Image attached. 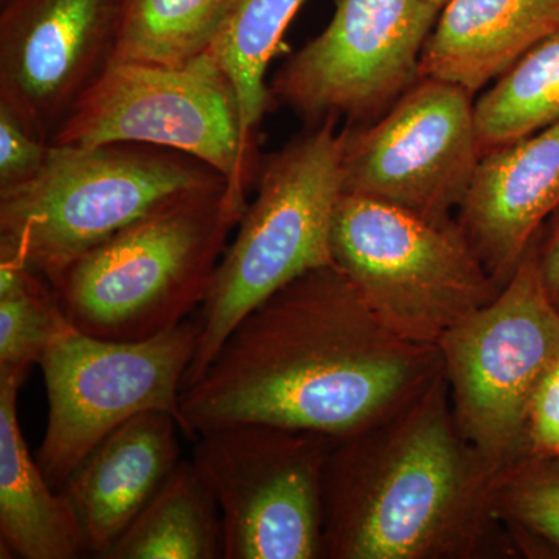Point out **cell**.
Returning <instances> with one entry per match:
<instances>
[{
	"label": "cell",
	"mask_w": 559,
	"mask_h": 559,
	"mask_svg": "<svg viewBox=\"0 0 559 559\" xmlns=\"http://www.w3.org/2000/svg\"><path fill=\"white\" fill-rule=\"evenodd\" d=\"M559 213V123L484 154L457 221L502 288Z\"/></svg>",
	"instance_id": "14"
},
{
	"label": "cell",
	"mask_w": 559,
	"mask_h": 559,
	"mask_svg": "<svg viewBox=\"0 0 559 559\" xmlns=\"http://www.w3.org/2000/svg\"><path fill=\"white\" fill-rule=\"evenodd\" d=\"M178 419L143 412L106 436L60 491L76 511L94 557H105L180 462Z\"/></svg>",
	"instance_id": "15"
},
{
	"label": "cell",
	"mask_w": 559,
	"mask_h": 559,
	"mask_svg": "<svg viewBox=\"0 0 559 559\" xmlns=\"http://www.w3.org/2000/svg\"><path fill=\"white\" fill-rule=\"evenodd\" d=\"M500 473L460 433L443 370L384 421L334 440L323 557H468L499 516Z\"/></svg>",
	"instance_id": "2"
},
{
	"label": "cell",
	"mask_w": 559,
	"mask_h": 559,
	"mask_svg": "<svg viewBox=\"0 0 559 559\" xmlns=\"http://www.w3.org/2000/svg\"><path fill=\"white\" fill-rule=\"evenodd\" d=\"M331 250L374 318L412 344L439 347L500 290L457 218H423L362 194L342 191Z\"/></svg>",
	"instance_id": "6"
},
{
	"label": "cell",
	"mask_w": 559,
	"mask_h": 559,
	"mask_svg": "<svg viewBox=\"0 0 559 559\" xmlns=\"http://www.w3.org/2000/svg\"><path fill=\"white\" fill-rule=\"evenodd\" d=\"M441 373L439 347L385 329L331 264L237 323L200 380L180 393L183 436L263 423L347 439L399 412Z\"/></svg>",
	"instance_id": "1"
},
{
	"label": "cell",
	"mask_w": 559,
	"mask_h": 559,
	"mask_svg": "<svg viewBox=\"0 0 559 559\" xmlns=\"http://www.w3.org/2000/svg\"><path fill=\"white\" fill-rule=\"evenodd\" d=\"M227 183L179 151L140 143L60 146L28 182L0 191V259L51 286L73 261L165 202Z\"/></svg>",
	"instance_id": "4"
},
{
	"label": "cell",
	"mask_w": 559,
	"mask_h": 559,
	"mask_svg": "<svg viewBox=\"0 0 559 559\" xmlns=\"http://www.w3.org/2000/svg\"><path fill=\"white\" fill-rule=\"evenodd\" d=\"M24 380L0 374V546L2 558L79 559L91 554L69 499L28 452L17 417Z\"/></svg>",
	"instance_id": "17"
},
{
	"label": "cell",
	"mask_w": 559,
	"mask_h": 559,
	"mask_svg": "<svg viewBox=\"0 0 559 559\" xmlns=\"http://www.w3.org/2000/svg\"><path fill=\"white\" fill-rule=\"evenodd\" d=\"M440 11L426 0H336L325 31L275 73L271 100L311 124L377 120L419 80Z\"/></svg>",
	"instance_id": "11"
},
{
	"label": "cell",
	"mask_w": 559,
	"mask_h": 559,
	"mask_svg": "<svg viewBox=\"0 0 559 559\" xmlns=\"http://www.w3.org/2000/svg\"><path fill=\"white\" fill-rule=\"evenodd\" d=\"M51 143H140L189 154L226 179L227 197L242 213L261 167L259 146L242 130L234 84L210 50L180 68L110 62Z\"/></svg>",
	"instance_id": "7"
},
{
	"label": "cell",
	"mask_w": 559,
	"mask_h": 559,
	"mask_svg": "<svg viewBox=\"0 0 559 559\" xmlns=\"http://www.w3.org/2000/svg\"><path fill=\"white\" fill-rule=\"evenodd\" d=\"M311 124L261 159L257 197L238 223L200 308V342L183 389L200 380L250 311L308 272L334 264L331 230L342 194L344 132Z\"/></svg>",
	"instance_id": "5"
},
{
	"label": "cell",
	"mask_w": 559,
	"mask_h": 559,
	"mask_svg": "<svg viewBox=\"0 0 559 559\" xmlns=\"http://www.w3.org/2000/svg\"><path fill=\"white\" fill-rule=\"evenodd\" d=\"M200 342L187 319L150 340L106 341L66 322L39 360L49 418L36 462L61 489L81 460L143 412H168L183 433L180 393Z\"/></svg>",
	"instance_id": "9"
},
{
	"label": "cell",
	"mask_w": 559,
	"mask_h": 559,
	"mask_svg": "<svg viewBox=\"0 0 559 559\" xmlns=\"http://www.w3.org/2000/svg\"><path fill=\"white\" fill-rule=\"evenodd\" d=\"M51 143L40 139L0 103V191L16 189L35 178L47 164Z\"/></svg>",
	"instance_id": "24"
},
{
	"label": "cell",
	"mask_w": 559,
	"mask_h": 559,
	"mask_svg": "<svg viewBox=\"0 0 559 559\" xmlns=\"http://www.w3.org/2000/svg\"><path fill=\"white\" fill-rule=\"evenodd\" d=\"M536 259L544 286L559 308V216L551 223L549 234L536 242Z\"/></svg>",
	"instance_id": "26"
},
{
	"label": "cell",
	"mask_w": 559,
	"mask_h": 559,
	"mask_svg": "<svg viewBox=\"0 0 559 559\" xmlns=\"http://www.w3.org/2000/svg\"><path fill=\"white\" fill-rule=\"evenodd\" d=\"M103 559H224L218 500L194 460H180Z\"/></svg>",
	"instance_id": "18"
},
{
	"label": "cell",
	"mask_w": 559,
	"mask_h": 559,
	"mask_svg": "<svg viewBox=\"0 0 559 559\" xmlns=\"http://www.w3.org/2000/svg\"><path fill=\"white\" fill-rule=\"evenodd\" d=\"M66 322L43 275L20 261L0 259V374L25 380Z\"/></svg>",
	"instance_id": "22"
},
{
	"label": "cell",
	"mask_w": 559,
	"mask_h": 559,
	"mask_svg": "<svg viewBox=\"0 0 559 559\" xmlns=\"http://www.w3.org/2000/svg\"><path fill=\"white\" fill-rule=\"evenodd\" d=\"M307 0H235L213 57L229 76L240 103L242 130L259 146L260 121L270 106L267 66L286 28Z\"/></svg>",
	"instance_id": "21"
},
{
	"label": "cell",
	"mask_w": 559,
	"mask_h": 559,
	"mask_svg": "<svg viewBox=\"0 0 559 559\" xmlns=\"http://www.w3.org/2000/svg\"><path fill=\"white\" fill-rule=\"evenodd\" d=\"M197 440L194 463L218 500L224 559L323 557V474L333 439L234 423Z\"/></svg>",
	"instance_id": "10"
},
{
	"label": "cell",
	"mask_w": 559,
	"mask_h": 559,
	"mask_svg": "<svg viewBox=\"0 0 559 559\" xmlns=\"http://www.w3.org/2000/svg\"><path fill=\"white\" fill-rule=\"evenodd\" d=\"M242 215L227 183L182 194L87 250L51 288L76 330L106 341L150 340L204 304Z\"/></svg>",
	"instance_id": "3"
},
{
	"label": "cell",
	"mask_w": 559,
	"mask_h": 559,
	"mask_svg": "<svg viewBox=\"0 0 559 559\" xmlns=\"http://www.w3.org/2000/svg\"><path fill=\"white\" fill-rule=\"evenodd\" d=\"M235 0H119L110 62L180 68L207 53Z\"/></svg>",
	"instance_id": "19"
},
{
	"label": "cell",
	"mask_w": 559,
	"mask_h": 559,
	"mask_svg": "<svg viewBox=\"0 0 559 559\" xmlns=\"http://www.w3.org/2000/svg\"><path fill=\"white\" fill-rule=\"evenodd\" d=\"M0 3V103L51 143L112 61L119 0Z\"/></svg>",
	"instance_id": "13"
},
{
	"label": "cell",
	"mask_w": 559,
	"mask_h": 559,
	"mask_svg": "<svg viewBox=\"0 0 559 559\" xmlns=\"http://www.w3.org/2000/svg\"><path fill=\"white\" fill-rule=\"evenodd\" d=\"M474 117L481 156L559 123V31L477 98Z\"/></svg>",
	"instance_id": "20"
},
{
	"label": "cell",
	"mask_w": 559,
	"mask_h": 559,
	"mask_svg": "<svg viewBox=\"0 0 559 559\" xmlns=\"http://www.w3.org/2000/svg\"><path fill=\"white\" fill-rule=\"evenodd\" d=\"M558 31L559 0H450L426 40L419 79L474 95Z\"/></svg>",
	"instance_id": "16"
},
{
	"label": "cell",
	"mask_w": 559,
	"mask_h": 559,
	"mask_svg": "<svg viewBox=\"0 0 559 559\" xmlns=\"http://www.w3.org/2000/svg\"><path fill=\"white\" fill-rule=\"evenodd\" d=\"M533 454L559 460V360L543 378L530 406Z\"/></svg>",
	"instance_id": "25"
},
{
	"label": "cell",
	"mask_w": 559,
	"mask_h": 559,
	"mask_svg": "<svg viewBox=\"0 0 559 559\" xmlns=\"http://www.w3.org/2000/svg\"><path fill=\"white\" fill-rule=\"evenodd\" d=\"M426 2L432 3L433 7L441 10L450 0H426Z\"/></svg>",
	"instance_id": "27"
},
{
	"label": "cell",
	"mask_w": 559,
	"mask_h": 559,
	"mask_svg": "<svg viewBox=\"0 0 559 559\" xmlns=\"http://www.w3.org/2000/svg\"><path fill=\"white\" fill-rule=\"evenodd\" d=\"M559 460L528 454L502 469L499 516H507L559 549Z\"/></svg>",
	"instance_id": "23"
},
{
	"label": "cell",
	"mask_w": 559,
	"mask_h": 559,
	"mask_svg": "<svg viewBox=\"0 0 559 559\" xmlns=\"http://www.w3.org/2000/svg\"><path fill=\"white\" fill-rule=\"evenodd\" d=\"M439 348L463 439L498 469L533 454L530 406L559 360V308L535 248L495 299L452 326Z\"/></svg>",
	"instance_id": "8"
},
{
	"label": "cell",
	"mask_w": 559,
	"mask_h": 559,
	"mask_svg": "<svg viewBox=\"0 0 559 559\" xmlns=\"http://www.w3.org/2000/svg\"><path fill=\"white\" fill-rule=\"evenodd\" d=\"M342 190L452 218L481 159L473 95L457 84L419 79L377 120L347 127Z\"/></svg>",
	"instance_id": "12"
}]
</instances>
